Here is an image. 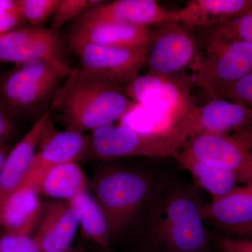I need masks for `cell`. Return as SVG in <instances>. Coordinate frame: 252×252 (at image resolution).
Here are the masks:
<instances>
[{"label": "cell", "instance_id": "cell-1", "mask_svg": "<svg viewBox=\"0 0 252 252\" xmlns=\"http://www.w3.org/2000/svg\"><path fill=\"white\" fill-rule=\"evenodd\" d=\"M149 227L153 252H210L198 193L172 187L156 192Z\"/></svg>", "mask_w": 252, "mask_h": 252}, {"label": "cell", "instance_id": "cell-2", "mask_svg": "<svg viewBox=\"0 0 252 252\" xmlns=\"http://www.w3.org/2000/svg\"><path fill=\"white\" fill-rule=\"evenodd\" d=\"M137 105L122 88L78 69L56 92L51 109L62 114L67 130L84 133L124 119Z\"/></svg>", "mask_w": 252, "mask_h": 252}, {"label": "cell", "instance_id": "cell-3", "mask_svg": "<svg viewBox=\"0 0 252 252\" xmlns=\"http://www.w3.org/2000/svg\"><path fill=\"white\" fill-rule=\"evenodd\" d=\"M157 190L150 176L126 167H109L97 176L93 196L107 218L112 239L127 230Z\"/></svg>", "mask_w": 252, "mask_h": 252}, {"label": "cell", "instance_id": "cell-4", "mask_svg": "<svg viewBox=\"0 0 252 252\" xmlns=\"http://www.w3.org/2000/svg\"><path fill=\"white\" fill-rule=\"evenodd\" d=\"M205 54L191 66L192 83L213 98L252 72V46L220 34L214 28L202 29Z\"/></svg>", "mask_w": 252, "mask_h": 252}, {"label": "cell", "instance_id": "cell-5", "mask_svg": "<svg viewBox=\"0 0 252 252\" xmlns=\"http://www.w3.org/2000/svg\"><path fill=\"white\" fill-rule=\"evenodd\" d=\"M252 150V109L224 98H213L204 105H195L167 133L180 149L189 141L205 133L230 136Z\"/></svg>", "mask_w": 252, "mask_h": 252}, {"label": "cell", "instance_id": "cell-6", "mask_svg": "<svg viewBox=\"0 0 252 252\" xmlns=\"http://www.w3.org/2000/svg\"><path fill=\"white\" fill-rule=\"evenodd\" d=\"M180 150L170 134L143 132L123 124L99 127L92 131L91 137V152L101 160L173 157Z\"/></svg>", "mask_w": 252, "mask_h": 252}, {"label": "cell", "instance_id": "cell-7", "mask_svg": "<svg viewBox=\"0 0 252 252\" xmlns=\"http://www.w3.org/2000/svg\"><path fill=\"white\" fill-rule=\"evenodd\" d=\"M61 79L45 63L15 64L0 78V101L15 117L26 115L57 92Z\"/></svg>", "mask_w": 252, "mask_h": 252}, {"label": "cell", "instance_id": "cell-8", "mask_svg": "<svg viewBox=\"0 0 252 252\" xmlns=\"http://www.w3.org/2000/svg\"><path fill=\"white\" fill-rule=\"evenodd\" d=\"M124 91L142 108L164 121L166 133L195 106L188 84L177 77H159L147 73L138 76Z\"/></svg>", "mask_w": 252, "mask_h": 252}, {"label": "cell", "instance_id": "cell-9", "mask_svg": "<svg viewBox=\"0 0 252 252\" xmlns=\"http://www.w3.org/2000/svg\"><path fill=\"white\" fill-rule=\"evenodd\" d=\"M69 44L80 61L81 72L122 89L138 77L148 54V48Z\"/></svg>", "mask_w": 252, "mask_h": 252}, {"label": "cell", "instance_id": "cell-10", "mask_svg": "<svg viewBox=\"0 0 252 252\" xmlns=\"http://www.w3.org/2000/svg\"><path fill=\"white\" fill-rule=\"evenodd\" d=\"M34 61L49 63L63 77L74 71L67 62L61 35L50 28L22 27L0 36V63Z\"/></svg>", "mask_w": 252, "mask_h": 252}, {"label": "cell", "instance_id": "cell-11", "mask_svg": "<svg viewBox=\"0 0 252 252\" xmlns=\"http://www.w3.org/2000/svg\"><path fill=\"white\" fill-rule=\"evenodd\" d=\"M200 54L198 40L189 28L179 23H165L152 30L144 67L148 74L175 77L191 67Z\"/></svg>", "mask_w": 252, "mask_h": 252}, {"label": "cell", "instance_id": "cell-12", "mask_svg": "<svg viewBox=\"0 0 252 252\" xmlns=\"http://www.w3.org/2000/svg\"><path fill=\"white\" fill-rule=\"evenodd\" d=\"M182 149L201 161L233 174L239 183L252 182V150L230 136L202 134Z\"/></svg>", "mask_w": 252, "mask_h": 252}, {"label": "cell", "instance_id": "cell-13", "mask_svg": "<svg viewBox=\"0 0 252 252\" xmlns=\"http://www.w3.org/2000/svg\"><path fill=\"white\" fill-rule=\"evenodd\" d=\"M39 145V150L36 152L21 185H31L52 167L67 162H77L90 151L91 137L74 131L56 132L50 120Z\"/></svg>", "mask_w": 252, "mask_h": 252}, {"label": "cell", "instance_id": "cell-14", "mask_svg": "<svg viewBox=\"0 0 252 252\" xmlns=\"http://www.w3.org/2000/svg\"><path fill=\"white\" fill-rule=\"evenodd\" d=\"M173 10L162 7L155 0H116L91 8L72 21L74 24L117 23L149 27L171 22Z\"/></svg>", "mask_w": 252, "mask_h": 252}, {"label": "cell", "instance_id": "cell-15", "mask_svg": "<svg viewBox=\"0 0 252 252\" xmlns=\"http://www.w3.org/2000/svg\"><path fill=\"white\" fill-rule=\"evenodd\" d=\"M79 227V214L68 200H56L43 209L32 235L41 252H67Z\"/></svg>", "mask_w": 252, "mask_h": 252}, {"label": "cell", "instance_id": "cell-16", "mask_svg": "<svg viewBox=\"0 0 252 252\" xmlns=\"http://www.w3.org/2000/svg\"><path fill=\"white\" fill-rule=\"evenodd\" d=\"M152 30L148 27L117 23H72L68 42L88 43L122 48H148Z\"/></svg>", "mask_w": 252, "mask_h": 252}, {"label": "cell", "instance_id": "cell-17", "mask_svg": "<svg viewBox=\"0 0 252 252\" xmlns=\"http://www.w3.org/2000/svg\"><path fill=\"white\" fill-rule=\"evenodd\" d=\"M51 109L44 112L8 154L0 170V207L26 178L46 126L51 120Z\"/></svg>", "mask_w": 252, "mask_h": 252}, {"label": "cell", "instance_id": "cell-18", "mask_svg": "<svg viewBox=\"0 0 252 252\" xmlns=\"http://www.w3.org/2000/svg\"><path fill=\"white\" fill-rule=\"evenodd\" d=\"M252 8V0H190L173 10L171 22L190 30L209 29L238 17Z\"/></svg>", "mask_w": 252, "mask_h": 252}, {"label": "cell", "instance_id": "cell-19", "mask_svg": "<svg viewBox=\"0 0 252 252\" xmlns=\"http://www.w3.org/2000/svg\"><path fill=\"white\" fill-rule=\"evenodd\" d=\"M42 213L36 190L21 185L0 207V228L8 233L31 235L39 224Z\"/></svg>", "mask_w": 252, "mask_h": 252}, {"label": "cell", "instance_id": "cell-20", "mask_svg": "<svg viewBox=\"0 0 252 252\" xmlns=\"http://www.w3.org/2000/svg\"><path fill=\"white\" fill-rule=\"evenodd\" d=\"M202 216L205 223L218 229L251 221L252 182L238 186L228 195L204 205Z\"/></svg>", "mask_w": 252, "mask_h": 252}, {"label": "cell", "instance_id": "cell-21", "mask_svg": "<svg viewBox=\"0 0 252 252\" xmlns=\"http://www.w3.org/2000/svg\"><path fill=\"white\" fill-rule=\"evenodd\" d=\"M88 184L85 172L77 162H72L49 169L28 187L34 189L39 195L69 200L87 190Z\"/></svg>", "mask_w": 252, "mask_h": 252}, {"label": "cell", "instance_id": "cell-22", "mask_svg": "<svg viewBox=\"0 0 252 252\" xmlns=\"http://www.w3.org/2000/svg\"><path fill=\"white\" fill-rule=\"evenodd\" d=\"M172 157L190 174L199 187L212 195V200L228 195L239 186L233 174L201 161L183 149L176 152Z\"/></svg>", "mask_w": 252, "mask_h": 252}, {"label": "cell", "instance_id": "cell-23", "mask_svg": "<svg viewBox=\"0 0 252 252\" xmlns=\"http://www.w3.org/2000/svg\"><path fill=\"white\" fill-rule=\"evenodd\" d=\"M79 214V227L84 238L100 248H110L112 236L102 208L87 190L68 200Z\"/></svg>", "mask_w": 252, "mask_h": 252}, {"label": "cell", "instance_id": "cell-24", "mask_svg": "<svg viewBox=\"0 0 252 252\" xmlns=\"http://www.w3.org/2000/svg\"><path fill=\"white\" fill-rule=\"evenodd\" d=\"M101 0H60L52 16L50 29L59 33L61 27L74 21L91 8L100 4Z\"/></svg>", "mask_w": 252, "mask_h": 252}, {"label": "cell", "instance_id": "cell-25", "mask_svg": "<svg viewBox=\"0 0 252 252\" xmlns=\"http://www.w3.org/2000/svg\"><path fill=\"white\" fill-rule=\"evenodd\" d=\"M25 21L31 26H41L54 14L60 0H16Z\"/></svg>", "mask_w": 252, "mask_h": 252}, {"label": "cell", "instance_id": "cell-26", "mask_svg": "<svg viewBox=\"0 0 252 252\" xmlns=\"http://www.w3.org/2000/svg\"><path fill=\"white\" fill-rule=\"evenodd\" d=\"M212 28L223 35L252 46V8L238 17Z\"/></svg>", "mask_w": 252, "mask_h": 252}, {"label": "cell", "instance_id": "cell-27", "mask_svg": "<svg viewBox=\"0 0 252 252\" xmlns=\"http://www.w3.org/2000/svg\"><path fill=\"white\" fill-rule=\"evenodd\" d=\"M0 252H41L32 235L4 232L0 235Z\"/></svg>", "mask_w": 252, "mask_h": 252}, {"label": "cell", "instance_id": "cell-28", "mask_svg": "<svg viewBox=\"0 0 252 252\" xmlns=\"http://www.w3.org/2000/svg\"><path fill=\"white\" fill-rule=\"evenodd\" d=\"M219 98L233 101L252 109V72L225 89Z\"/></svg>", "mask_w": 252, "mask_h": 252}, {"label": "cell", "instance_id": "cell-29", "mask_svg": "<svg viewBox=\"0 0 252 252\" xmlns=\"http://www.w3.org/2000/svg\"><path fill=\"white\" fill-rule=\"evenodd\" d=\"M25 21L16 0H0V36L21 28Z\"/></svg>", "mask_w": 252, "mask_h": 252}, {"label": "cell", "instance_id": "cell-30", "mask_svg": "<svg viewBox=\"0 0 252 252\" xmlns=\"http://www.w3.org/2000/svg\"><path fill=\"white\" fill-rule=\"evenodd\" d=\"M218 252H252V239L220 235L214 240Z\"/></svg>", "mask_w": 252, "mask_h": 252}, {"label": "cell", "instance_id": "cell-31", "mask_svg": "<svg viewBox=\"0 0 252 252\" xmlns=\"http://www.w3.org/2000/svg\"><path fill=\"white\" fill-rule=\"evenodd\" d=\"M14 117L0 101V143H5L14 132Z\"/></svg>", "mask_w": 252, "mask_h": 252}, {"label": "cell", "instance_id": "cell-32", "mask_svg": "<svg viewBox=\"0 0 252 252\" xmlns=\"http://www.w3.org/2000/svg\"><path fill=\"white\" fill-rule=\"evenodd\" d=\"M219 230L221 232L222 235L227 236L252 239V220L243 224L224 227Z\"/></svg>", "mask_w": 252, "mask_h": 252}, {"label": "cell", "instance_id": "cell-33", "mask_svg": "<svg viewBox=\"0 0 252 252\" xmlns=\"http://www.w3.org/2000/svg\"><path fill=\"white\" fill-rule=\"evenodd\" d=\"M9 152L10 151L5 143H0V170L4 165L5 160Z\"/></svg>", "mask_w": 252, "mask_h": 252}, {"label": "cell", "instance_id": "cell-34", "mask_svg": "<svg viewBox=\"0 0 252 252\" xmlns=\"http://www.w3.org/2000/svg\"><path fill=\"white\" fill-rule=\"evenodd\" d=\"M92 252H119L113 250L110 248H100V247L96 246L94 245V248H92Z\"/></svg>", "mask_w": 252, "mask_h": 252}, {"label": "cell", "instance_id": "cell-35", "mask_svg": "<svg viewBox=\"0 0 252 252\" xmlns=\"http://www.w3.org/2000/svg\"><path fill=\"white\" fill-rule=\"evenodd\" d=\"M67 252H85L82 249L79 248H71Z\"/></svg>", "mask_w": 252, "mask_h": 252}]
</instances>
